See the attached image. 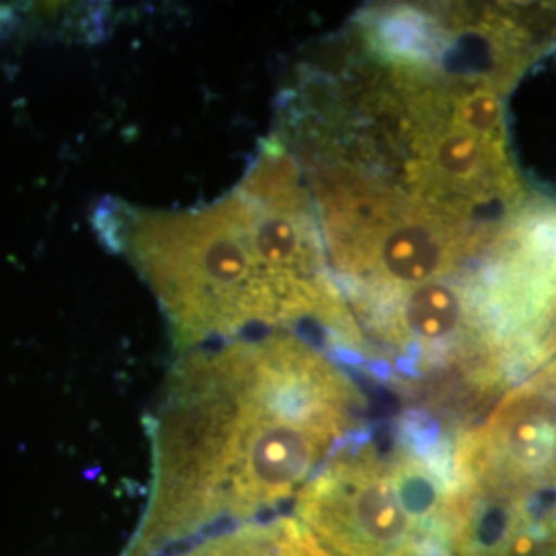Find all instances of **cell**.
Instances as JSON below:
<instances>
[{
    "mask_svg": "<svg viewBox=\"0 0 556 556\" xmlns=\"http://www.w3.org/2000/svg\"><path fill=\"white\" fill-rule=\"evenodd\" d=\"M357 383L291 332L181 353L153 420V484L126 556H163L250 523L289 498L355 438Z\"/></svg>",
    "mask_w": 556,
    "mask_h": 556,
    "instance_id": "obj_1",
    "label": "cell"
},
{
    "mask_svg": "<svg viewBox=\"0 0 556 556\" xmlns=\"http://www.w3.org/2000/svg\"><path fill=\"white\" fill-rule=\"evenodd\" d=\"M101 225L153 289L179 353L314 321L337 349L357 355V326L330 275L307 188L277 139L208 206L118 204Z\"/></svg>",
    "mask_w": 556,
    "mask_h": 556,
    "instance_id": "obj_2",
    "label": "cell"
},
{
    "mask_svg": "<svg viewBox=\"0 0 556 556\" xmlns=\"http://www.w3.org/2000/svg\"><path fill=\"white\" fill-rule=\"evenodd\" d=\"M454 433L404 420L383 450L349 439L295 498L330 556H454Z\"/></svg>",
    "mask_w": 556,
    "mask_h": 556,
    "instance_id": "obj_3",
    "label": "cell"
},
{
    "mask_svg": "<svg viewBox=\"0 0 556 556\" xmlns=\"http://www.w3.org/2000/svg\"><path fill=\"white\" fill-rule=\"evenodd\" d=\"M454 556H556V367L454 431Z\"/></svg>",
    "mask_w": 556,
    "mask_h": 556,
    "instance_id": "obj_4",
    "label": "cell"
},
{
    "mask_svg": "<svg viewBox=\"0 0 556 556\" xmlns=\"http://www.w3.org/2000/svg\"><path fill=\"white\" fill-rule=\"evenodd\" d=\"M169 556H330L298 517L250 521L192 542Z\"/></svg>",
    "mask_w": 556,
    "mask_h": 556,
    "instance_id": "obj_5",
    "label": "cell"
}]
</instances>
